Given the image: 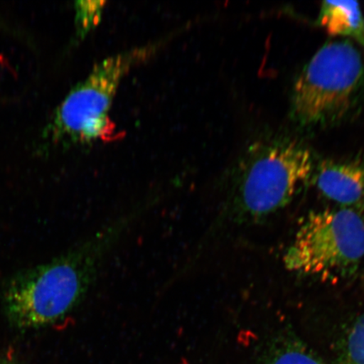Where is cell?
<instances>
[{
    "label": "cell",
    "instance_id": "6da1fadb",
    "mask_svg": "<svg viewBox=\"0 0 364 364\" xmlns=\"http://www.w3.org/2000/svg\"><path fill=\"white\" fill-rule=\"evenodd\" d=\"M156 199L135 205L68 252L18 273L4 292V311L18 329L54 324L80 306L113 250L151 210Z\"/></svg>",
    "mask_w": 364,
    "mask_h": 364
},
{
    "label": "cell",
    "instance_id": "8992f818",
    "mask_svg": "<svg viewBox=\"0 0 364 364\" xmlns=\"http://www.w3.org/2000/svg\"><path fill=\"white\" fill-rule=\"evenodd\" d=\"M318 192L341 208H364V158L325 159L312 176Z\"/></svg>",
    "mask_w": 364,
    "mask_h": 364
},
{
    "label": "cell",
    "instance_id": "5b68a950",
    "mask_svg": "<svg viewBox=\"0 0 364 364\" xmlns=\"http://www.w3.org/2000/svg\"><path fill=\"white\" fill-rule=\"evenodd\" d=\"M156 49V45L132 49L97 63L58 107L45 136L53 142L116 139L115 124L109 111L118 86L132 68L146 60Z\"/></svg>",
    "mask_w": 364,
    "mask_h": 364
},
{
    "label": "cell",
    "instance_id": "ba28073f",
    "mask_svg": "<svg viewBox=\"0 0 364 364\" xmlns=\"http://www.w3.org/2000/svg\"><path fill=\"white\" fill-rule=\"evenodd\" d=\"M340 364H364V313L355 318L346 332Z\"/></svg>",
    "mask_w": 364,
    "mask_h": 364
},
{
    "label": "cell",
    "instance_id": "277c9868",
    "mask_svg": "<svg viewBox=\"0 0 364 364\" xmlns=\"http://www.w3.org/2000/svg\"><path fill=\"white\" fill-rule=\"evenodd\" d=\"M364 257V220L353 208L312 211L284 254L286 269L338 283L356 274Z\"/></svg>",
    "mask_w": 364,
    "mask_h": 364
},
{
    "label": "cell",
    "instance_id": "8fae6325",
    "mask_svg": "<svg viewBox=\"0 0 364 364\" xmlns=\"http://www.w3.org/2000/svg\"><path fill=\"white\" fill-rule=\"evenodd\" d=\"M0 364H14V363L6 360V359L0 358Z\"/></svg>",
    "mask_w": 364,
    "mask_h": 364
},
{
    "label": "cell",
    "instance_id": "3957f363",
    "mask_svg": "<svg viewBox=\"0 0 364 364\" xmlns=\"http://www.w3.org/2000/svg\"><path fill=\"white\" fill-rule=\"evenodd\" d=\"M363 84V59L354 44L348 41L327 43L295 81L291 117L306 129L336 124L357 104Z\"/></svg>",
    "mask_w": 364,
    "mask_h": 364
},
{
    "label": "cell",
    "instance_id": "30bf717a",
    "mask_svg": "<svg viewBox=\"0 0 364 364\" xmlns=\"http://www.w3.org/2000/svg\"><path fill=\"white\" fill-rule=\"evenodd\" d=\"M104 1L75 3V24L80 36L85 35L98 24L104 9Z\"/></svg>",
    "mask_w": 364,
    "mask_h": 364
},
{
    "label": "cell",
    "instance_id": "9c48e42d",
    "mask_svg": "<svg viewBox=\"0 0 364 364\" xmlns=\"http://www.w3.org/2000/svg\"><path fill=\"white\" fill-rule=\"evenodd\" d=\"M267 364H325L299 341L281 343Z\"/></svg>",
    "mask_w": 364,
    "mask_h": 364
},
{
    "label": "cell",
    "instance_id": "7a4b0ae2",
    "mask_svg": "<svg viewBox=\"0 0 364 364\" xmlns=\"http://www.w3.org/2000/svg\"><path fill=\"white\" fill-rule=\"evenodd\" d=\"M316 164L311 149L295 140L255 144L240 163L229 217L257 221L285 208L311 180Z\"/></svg>",
    "mask_w": 364,
    "mask_h": 364
},
{
    "label": "cell",
    "instance_id": "52a82bcc",
    "mask_svg": "<svg viewBox=\"0 0 364 364\" xmlns=\"http://www.w3.org/2000/svg\"><path fill=\"white\" fill-rule=\"evenodd\" d=\"M318 23L332 36L351 38L364 46V17L358 2H323Z\"/></svg>",
    "mask_w": 364,
    "mask_h": 364
}]
</instances>
